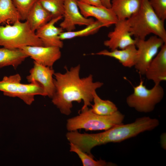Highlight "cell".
I'll return each instance as SVG.
<instances>
[{"instance_id":"cell-21","label":"cell","mask_w":166,"mask_h":166,"mask_svg":"<svg viewBox=\"0 0 166 166\" xmlns=\"http://www.w3.org/2000/svg\"><path fill=\"white\" fill-rule=\"evenodd\" d=\"M94 104L91 105L92 111L94 113L102 116L111 115L118 110L115 104L109 100L101 99L97 95L96 91L93 93Z\"/></svg>"},{"instance_id":"cell-14","label":"cell","mask_w":166,"mask_h":166,"mask_svg":"<svg viewBox=\"0 0 166 166\" xmlns=\"http://www.w3.org/2000/svg\"><path fill=\"white\" fill-rule=\"evenodd\" d=\"M77 3L81 13L85 17L95 18L104 24L106 27L115 24L118 20L111 8L88 5L78 1Z\"/></svg>"},{"instance_id":"cell-4","label":"cell","mask_w":166,"mask_h":166,"mask_svg":"<svg viewBox=\"0 0 166 166\" xmlns=\"http://www.w3.org/2000/svg\"><path fill=\"white\" fill-rule=\"evenodd\" d=\"M124 115L118 110L109 116H102L93 113L88 108L81 110L77 116L67 120L66 128L69 131L84 129L86 131L106 130L123 124Z\"/></svg>"},{"instance_id":"cell-9","label":"cell","mask_w":166,"mask_h":166,"mask_svg":"<svg viewBox=\"0 0 166 166\" xmlns=\"http://www.w3.org/2000/svg\"><path fill=\"white\" fill-rule=\"evenodd\" d=\"M114 25L113 30L110 32L108 34L109 39L104 42L105 46L113 50L123 49L130 45L135 44L136 40L132 37L127 19L118 20Z\"/></svg>"},{"instance_id":"cell-1","label":"cell","mask_w":166,"mask_h":166,"mask_svg":"<svg viewBox=\"0 0 166 166\" xmlns=\"http://www.w3.org/2000/svg\"><path fill=\"white\" fill-rule=\"evenodd\" d=\"M65 68L66 71L64 73H54L55 92L51 98L52 103L61 113L69 115L71 112L73 102L79 103L83 101L84 105L81 110L91 105L94 92L101 87L103 83L94 82L91 74L80 77V65L69 70L66 67Z\"/></svg>"},{"instance_id":"cell-27","label":"cell","mask_w":166,"mask_h":166,"mask_svg":"<svg viewBox=\"0 0 166 166\" xmlns=\"http://www.w3.org/2000/svg\"><path fill=\"white\" fill-rule=\"evenodd\" d=\"M78 1L83 3L94 6H102L101 0H77Z\"/></svg>"},{"instance_id":"cell-8","label":"cell","mask_w":166,"mask_h":166,"mask_svg":"<svg viewBox=\"0 0 166 166\" xmlns=\"http://www.w3.org/2000/svg\"><path fill=\"white\" fill-rule=\"evenodd\" d=\"M137 49V57L134 67L139 73L144 75L151 62L165 43L156 35L147 40L135 38Z\"/></svg>"},{"instance_id":"cell-19","label":"cell","mask_w":166,"mask_h":166,"mask_svg":"<svg viewBox=\"0 0 166 166\" xmlns=\"http://www.w3.org/2000/svg\"><path fill=\"white\" fill-rule=\"evenodd\" d=\"M28 57L21 49L0 48V68L12 66L16 68Z\"/></svg>"},{"instance_id":"cell-22","label":"cell","mask_w":166,"mask_h":166,"mask_svg":"<svg viewBox=\"0 0 166 166\" xmlns=\"http://www.w3.org/2000/svg\"><path fill=\"white\" fill-rule=\"evenodd\" d=\"M104 27H106L104 24L97 20L82 29L77 31H63L60 34L59 38L63 41L87 36L96 33L101 28Z\"/></svg>"},{"instance_id":"cell-12","label":"cell","mask_w":166,"mask_h":166,"mask_svg":"<svg viewBox=\"0 0 166 166\" xmlns=\"http://www.w3.org/2000/svg\"><path fill=\"white\" fill-rule=\"evenodd\" d=\"M60 49L55 46H28L21 49L34 61L52 68L54 63L61 57Z\"/></svg>"},{"instance_id":"cell-5","label":"cell","mask_w":166,"mask_h":166,"mask_svg":"<svg viewBox=\"0 0 166 166\" xmlns=\"http://www.w3.org/2000/svg\"><path fill=\"white\" fill-rule=\"evenodd\" d=\"M28 46L43 45L26 21H18L5 26L0 25V46L14 49Z\"/></svg>"},{"instance_id":"cell-25","label":"cell","mask_w":166,"mask_h":166,"mask_svg":"<svg viewBox=\"0 0 166 166\" xmlns=\"http://www.w3.org/2000/svg\"><path fill=\"white\" fill-rule=\"evenodd\" d=\"M21 20H26L30 11L38 0H12Z\"/></svg>"},{"instance_id":"cell-15","label":"cell","mask_w":166,"mask_h":166,"mask_svg":"<svg viewBox=\"0 0 166 166\" xmlns=\"http://www.w3.org/2000/svg\"><path fill=\"white\" fill-rule=\"evenodd\" d=\"M146 78L155 84L166 80V43L153 59L145 73Z\"/></svg>"},{"instance_id":"cell-13","label":"cell","mask_w":166,"mask_h":166,"mask_svg":"<svg viewBox=\"0 0 166 166\" xmlns=\"http://www.w3.org/2000/svg\"><path fill=\"white\" fill-rule=\"evenodd\" d=\"M62 18V16L53 18L35 31L36 35L42 41L44 46L57 47L60 48L63 47V42L60 39L59 35L63 30L55 26V24Z\"/></svg>"},{"instance_id":"cell-28","label":"cell","mask_w":166,"mask_h":166,"mask_svg":"<svg viewBox=\"0 0 166 166\" xmlns=\"http://www.w3.org/2000/svg\"><path fill=\"white\" fill-rule=\"evenodd\" d=\"M160 143L162 148L166 149V134L165 133L162 134L160 136Z\"/></svg>"},{"instance_id":"cell-11","label":"cell","mask_w":166,"mask_h":166,"mask_svg":"<svg viewBox=\"0 0 166 166\" xmlns=\"http://www.w3.org/2000/svg\"><path fill=\"white\" fill-rule=\"evenodd\" d=\"M34 66L30 70V74L26 77L29 83L36 82L42 86L45 95L52 98L55 87L53 76L55 73L53 68L45 66L34 61Z\"/></svg>"},{"instance_id":"cell-29","label":"cell","mask_w":166,"mask_h":166,"mask_svg":"<svg viewBox=\"0 0 166 166\" xmlns=\"http://www.w3.org/2000/svg\"><path fill=\"white\" fill-rule=\"evenodd\" d=\"M102 5L108 8H111V0H101Z\"/></svg>"},{"instance_id":"cell-2","label":"cell","mask_w":166,"mask_h":166,"mask_svg":"<svg viewBox=\"0 0 166 166\" xmlns=\"http://www.w3.org/2000/svg\"><path fill=\"white\" fill-rule=\"evenodd\" d=\"M159 120L148 117L137 118L131 123L114 126L97 133H81L77 130L68 132L66 137L71 143L89 155L92 149L109 143L120 142L146 131L153 130L159 124Z\"/></svg>"},{"instance_id":"cell-18","label":"cell","mask_w":166,"mask_h":166,"mask_svg":"<svg viewBox=\"0 0 166 166\" xmlns=\"http://www.w3.org/2000/svg\"><path fill=\"white\" fill-rule=\"evenodd\" d=\"M52 18L51 14L43 7L38 0L30 11L26 21L31 30L35 32Z\"/></svg>"},{"instance_id":"cell-7","label":"cell","mask_w":166,"mask_h":166,"mask_svg":"<svg viewBox=\"0 0 166 166\" xmlns=\"http://www.w3.org/2000/svg\"><path fill=\"white\" fill-rule=\"evenodd\" d=\"M21 77L19 74L4 76L0 81V91L3 94L11 97H18L25 103L30 105L35 95L45 96L42 86L36 82L25 84L21 83Z\"/></svg>"},{"instance_id":"cell-23","label":"cell","mask_w":166,"mask_h":166,"mask_svg":"<svg viewBox=\"0 0 166 166\" xmlns=\"http://www.w3.org/2000/svg\"><path fill=\"white\" fill-rule=\"evenodd\" d=\"M70 151L76 153L82 162L83 166H114L115 164L106 162L105 160L100 159L95 160L93 156H91L83 151L73 144L70 143Z\"/></svg>"},{"instance_id":"cell-3","label":"cell","mask_w":166,"mask_h":166,"mask_svg":"<svg viewBox=\"0 0 166 166\" xmlns=\"http://www.w3.org/2000/svg\"><path fill=\"white\" fill-rule=\"evenodd\" d=\"M127 19L130 31L135 38L144 40L148 35L152 34L166 43L164 21L156 14L149 0H142L138 11Z\"/></svg>"},{"instance_id":"cell-26","label":"cell","mask_w":166,"mask_h":166,"mask_svg":"<svg viewBox=\"0 0 166 166\" xmlns=\"http://www.w3.org/2000/svg\"><path fill=\"white\" fill-rule=\"evenodd\" d=\"M149 2L157 16L164 21L166 19V0H149Z\"/></svg>"},{"instance_id":"cell-16","label":"cell","mask_w":166,"mask_h":166,"mask_svg":"<svg viewBox=\"0 0 166 166\" xmlns=\"http://www.w3.org/2000/svg\"><path fill=\"white\" fill-rule=\"evenodd\" d=\"M92 55L107 56L117 60L124 66L131 68L134 66L136 61L137 49L135 44L130 45L122 49L108 51L104 49Z\"/></svg>"},{"instance_id":"cell-20","label":"cell","mask_w":166,"mask_h":166,"mask_svg":"<svg viewBox=\"0 0 166 166\" xmlns=\"http://www.w3.org/2000/svg\"><path fill=\"white\" fill-rule=\"evenodd\" d=\"M21 20L12 0H0V25L4 23L12 24Z\"/></svg>"},{"instance_id":"cell-24","label":"cell","mask_w":166,"mask_h":166,"mask_svg":"<svg viewBox=\"0 0 166 166\" xmlns=\"http://www.w3.org/2000/svg\"><path fill=\"white\" fill-rule=\"evenodd\" d=\"M43 7L52 15V18L63 17L64 0H38Z\"/></svg>"},{"instance_id":"cell-17","label":"cell","mask_w":166,"mask_h":166,"mask_svg":"<svg viewBox=\"0 0 166 166\" xmlns=\"http://www.w3.org/2000/svg\"><path fill=\"white\" fill-rule=\"evenodd\" d=\"M142 0H111V8L118 20L128 19L137 12Z\"/></svg>"},{"instance_id":"cell-10","label":"cell","mask_w":166,"mask_h":166,"mask_svg":"<svg viewBox=\"0 0 166 166\" xmlns=\"http://www.w3.org/2000/svg\"><path fill=\"white\" fill-rule=\"evenodd\" d=\"M77 0H64L63 20L60 26L67 31H73L77 25L88 26L95 20L92 18L85 17L81 13Z\"/></svg>"},{"instance_id":"cell-6","label":"cell","mask_w":166,"mask_h":166,"mask_svg":"<svg viewBox=\"0 0 166 166\" xmlns=\"http://www.w3.org/2000/svg\"><path fill=\"white\" fill-rule=\"evenodd\" d=\"M133 89V93L127 97L126 102L129 107L139 112L152 111L164 96V90L160 84H155L149 89L144 85L143 81L141 80Z\"/></svg>"}]
</instances>
